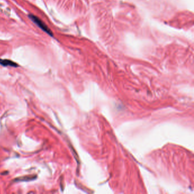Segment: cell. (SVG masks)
I'll return each instance as SVG.
<instances>
[{
    "mask_svg": "<svg viewBox=\"0 0 194 194\" xmlns=\"http://www.w3.org/2000/svg\"><path fill=\"white\" fill-rule=\"evenodd\" d=\"M37 178V176L35 175H28L21 176L20 178H17L14 180V182H25V181H31L34 180Z\"/></svg>",
    "mask_w": 194,
    "mask_h": 194,
    "instance_id": "obj_3",
    "label": "cell"
},
{
    "mask_svg": "<svg viewBox=\"0 0 194 194\" xmlns=\"http://www.w3.org/2000/svg\"><path fill=\"white\" fill-rule=\"evenodd\" d=\"M0 64L3 66H11L14 67H18V65L16 63L8 59H0Z\"/></svg>",
    "mask_w": 194,
    "mask_h": 194,
    "instance_id": "obj_2",
    "label": "cell"
},
{
    "mask_svg": "<svg viewBox=\"0 0 194 194\" xmlns=\"http://www.w3.org/2000/svg\"><path fill=\"white\" fill-rule=\"evenodd\" d=\"M28 17L34 24H35L39 28H41L43 31H45V32L48 34L50 36L53 37V33L52 31L38 17H36V16H35L32 14L28 15Z\"/></svg>",
    "mask_w": 194,
    "mask_h": 194,
    "instance_id": "obj_1",
    "label": "cell"
}]
</instances>
